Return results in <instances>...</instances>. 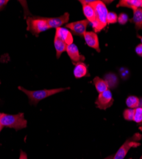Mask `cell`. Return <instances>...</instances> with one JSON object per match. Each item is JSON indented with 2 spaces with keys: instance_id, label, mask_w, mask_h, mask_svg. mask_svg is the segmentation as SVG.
<instances>
[{
  "instance_id": "20",
  "label": "cell",
  "mask_w": 142,
  "mask_h": 159,
  "mask_svg": "<svg viewBox=\"0 0 142 159\" xmlns=\"http://www.w3.org/2000/svg\"><path fill=\"white\" fill-rule=\"evenodd\" d=\"M138 124L142 123V108L138 107L135 109V116L134 120Z\"/></svg>"
},
{
  "instance_id": "23",
  "label": "cell",
  "mask_w": 142,
  "mask_h": 159,
  "mask_svg": "<svg viewBox=\"0 0 142 159\" xmlns=\"http://www.w3.org/2000/svg\"><path fill=\"white\" fill-rule=\"evenodd\" d=\"M135 51H136V54L140 56V57H142V44H139L138 45L136 46V49H135Z\"/></svg>"
},
{
  "instance_id": "12",
  "label": "cell",
  "mask_w": 142,
  "mask_h": 159,
  "mask_svg": "<svg viewBox=\"0 0 142 159\" xmlns=\"http://www.w3.org/2000/svg\"><path fill=\"white\" fill-rule=\"evenodd\" d=\"M74 75L76 78H81L84 76H88L87 66L83 62H80L75 64Z\"/></svg>"
},
{
  "instance_id": "17",
  "label": "cell",
  "mask_w": 142,
  "mask_h": 159,
  "mask_svg": "<svg viewBox=\"0 0 142 159\" xmlns=\"http://www.w3.org/2000/svg\"><path fill=\"white\" fill-rule=\"evenodd\" d=\"M93 82L97 91L99 92V94L102 93V92L108 90L109 85L107 82L99 78V76L95 77L94 78Z\"/></svg>"
},
{
  "instance_id": "8",
  "label": "cell",
  "mask_w": 142,
  "mask_h": 159,
  "mask_svg": "<svg viewBox=\"0 0 142 159\" xmlns=\"http://www.w3.org/2000/svg\"><path fill=\"white\" fill-rule=\"evenodd\" d=\"M69 14L66 12L65 14L58 17H51L46 18L47 22L48 24L49 27L51 28H60L62 25L66 24L69 20Z\"/></svg>"
},
{
  "instance_id": "22",
  "label": "cell",
  "mask_w": 142,
  "mask_h": 159,
  "mask_svg": "<svg viewBox=\"0 0 142 159\" xmlns=\"http://www.w3.org/2000/svg\"><path fill=\"white\" fill-rule=\"evenodd\" d=\"M128 16L125 14H120L118 17V22L121 25H124L127 22Z\"/></svg>"
},
{
  "instance_id": "29",
  "label": "cell",
  "mask_w": 142,
  "mask_h": 159,
  "mask_svg": "<svg viewBox=\"0 0 142 159\" xmlns=\"http://www.w3.org/2000/svg\"><path fill=\"white\" fill-rule=\"evenodd\" d=\"M140 159H142V155H141V157H140Z\"/></svg>"
},
{
  "instance_id": "27",
  "label": "cell",
  "mask_w": 142,
  "mask_h": 159,
  "mask_svg": "<svg viewBox=\"0 0 142 159\" xmlns=\"http://www.w3.org/2000/svg\"><path fill=\"white\" fill-rule=\"evenodd\" d=\"M3 128V126L1 124V123H0V132H1V131L2 130Z\"/></svg>"
},
{
  "instance_id": "9",
  "label": "cell",
  "mask_w": 142,
  "mask_h": 159,
  "mask_svg": "<svg viewBox=\"0 0 142 159\" xmlns=\"http://www.w3.org/2000/svg\"><path fill=\"white\" fill-rule=\"evenodd\" d=\"M83 37L86 43L89 47L95 49L97 52H100L99 42L97 33L93 31H86Z\"/></svg>"
},
{
  "instance_id": "1",
  "label": "cell",
  "mask_w": 142,
  "mask_h": 159,
  "mask_svg": "<svg viewBox=\"0 0 142 159\" xmlns=\"http://www.w3.org/2000/svg\"><path fill=\"white\" fill-rule=\"evenodd\" d=\"M80 2L82 5L88 4L94 7L95 12V22L92 25L95 33H99L104 29L107 25L106 18L108 14L105 3L99 0H82Z\"/></svg>"
},
{
  "instance_id": "13",
  "label": "cell",
  "mask_w": 142,
  "mask_h": 159,
  "mask_svg": "<svg viewBox=\"0 0 142 159\" xmlns=\"http://www.w3.org/2000/svg\"><path fill=\"white\" fill-rule=\"evenodd\" d=\"M117 7H126L135 10L142 8V0H121Z\"/></svg>"
},
{
  "instance_id": "21",
  "label": "cell",
  "mask_w": 142,
  "mask_h": 159,
  "mask_svg": "<svg viewBox=\"0 0 142 159\" xmlns=\"http://www.w3.org/2000/svg\"><path fill=\"white\" fill-rule=\"evenodd\" d=\"M118 21V16L117 15L115 14V12L110 11L108 12V14L107 15V18H106V22L107 24H115Z\"/></svg>"
},
{
  "instance_id": "11",
  "label": "cell",
  "mask_w": 142,
  "mask_h": 159,
  "mask_svg": "<svg viewBox=\"0 0 142 159\" xmlns=\"http://www.w3.org/2000/svg\"><path fill=\"white\" fill-rule=\"evenodd\" d=\"M55 36L61 39V40L65 42L67 45L73 43L74 39L72 34L67 28L61 27L56 28Z\"/></svg>"
},
{
  "instance_id": "19",
  "label": "cell",
  "mask_w": 142,
  "mask_h": 159,
  "mask_svg": "<svg viewBox=\"0 0 142 159\" xmlns=\"http://www.w3.org/2000/svg\"><path fill=\"white\" fill-rule=\"evenodd\" d=\"M123 116L125 120L128 121H133L134 120V116H135V109L129 108L124 110Z\"/></svg>"
},
{
  "instance_id": "15",
  "label": "cell",
  "mask_w": 142,
  "mask_h": 159,
  "mask_svg": "<svg viewBox=\"0 0 142 159\" xmlns=\"http://www.w3.org/2000/svg\"><path fill=\"white\" fill-rule=\"evenodd\" d=\"M54 45L56 52V58L59 59L62 54V53L67 50V45L58 37L55 36Z\"/></svg>"
},
{
  "instance_id": "28",
  "label": "cell",
  "mask_w": 142,
  "mask_h": 159,
  "mask_svg": "<svg viewBox=\"0 0 142 159\" xmlns=\"http://www.w3.org/2000/svg\"><path fill=\"white\" fill-rule=\"evenodd\" d=\"M2 115H3V113H0V120H1V118H2Z\"/></svg>"
},
{
  "instance_id": "16",
  "label": "cell",
  "mask_w": 142,
  "mask_h": 159,
  "mask_svg": "<svg viewBox=\"0 0 142 159\" xmlns=\"http://www.w3.org/2000/svg\"><path fill=\"white\" fill-rule=\"evenodd\" d=\"M133 11V17L131 22L135 24L136 30H142V8H137Z\"/></svg>"
},
{
  "instance_id": "7",
  "label": "cell",
  "mask_w": 142,
  "mask_h": 159,
  "mask_svg": "<svg viewBox=\"0 0 142 159\" xmlns=\"http://www.w3.org/2000/svg\"><path fill=\"white\" fill-rule=\"evenodd\" d=\"M140 145V143L134 141L127 140L119 149L117 152L115 153L113 159H124L126 156L127 152L131 148H136Z\"/></svg>"
},
{
  "instance_id": "14",
  "label": "cell",
  "mask_w": 142,
  "mask_h": 159,
  "mask_svg": "<svg viewBox=\"0 0 142 159\" xmlns=\"http://www.w3.org/2000/svg\"><path fill=\"white\" fill-rule=\"evenodd\" d=\"M83 11L86 20L94 24L95 22V12L91 5H83Z\"/></svg>"
},
{
  "instance_id": "24",
  "label": "cell",
  "mask_w": 142,
  "mask_h": 159,
  "mask_svg": "<svg viewBox=\"0 0 142 159\" xmlns=\"http://www.w3.org/2000/svg\"><path fill=\"white\" fill-rule=\"evenodd\" d=\"M8 0H0V10H2L7 5Z\"/></svg>"
},
{
  "instance_id": "2",
  "label": "cell",
  "mask_w": 142,
  "mask_h": 159,
  "mask_svg": "<svg viewBox=\"0 0 142 159\" xmlns=\"http://www.w3.org/2000/svg\"><path fill=\"white\" fill-rule=\"evenodd\" d=\"M19 90L23 92L27 95L29 99L30 103L31 104L37 105L38 102L55 94H58L60 92L70 89L69 87L67 88H58V89H43L38 90H29L24 89L22 87H18Z\"/></svg>"
},
{
  "instance_id": "5",
  "label": "cell",
  "mask_w": 142,
  "mask_h": 159,
  "mask_svg": "<svg viewBox=\"0 0 142 159\" xmlns=\"http://www.w3.org/2000/svg\"><path fill=\"white\" fill-rule=\"evenodd\" d=\"M113 101L111 92L108 89L99 94L95 101V104L99 109L105 110L111 107Z\"/></svg>"
},
{
  "instance_id": "4",
  "label": "cell",
  "mask_w": 142,
  "mask_h": 159,
  "mask_svg": "<svg viewBox=\"0 0 142 159\" xmlns=\"http://www.w3.org/2000/svg\"><path fill=\"white\" fill-rule=\"evenodd\" d=\"M27 30L36 36L50 29L46 17H29L27 19Z\"/></svg>"
},
{
  "instance_id": "25",
  "label": "cell",
  "mask_w": 142,
  "mask_h": 159,
  "mask_svg": "<svg viewBox=\"0 0 142 159\" xmlns=\"http://www.w3.org/2000/svg\"><path fill=\"white\" fill-rule=\"evenodd\" d=\"M19 159H28V157H27V153H26L24 152H23L22 150H21V153H20V156H19Z\"/></svg>"
},
{
  "instance_id": "26",
  "label": "cell",
  "mask_w": 142,
  "mask_h": 159,
  "mask_svg": "<svg viewBox=\"0 0 142 159\" xmlns=\"http://www.w3.org/2000/svg\"><path fill=\"white\" fill-rule=\"evenodd\" d=\"M137 37H138V38L140 39L141 42V44H142V36H140V35H139V34H138V35H137Z\"/></svg>"
},
{
  "instance_id": "10",
  "label": "cell",
  "mask_w": 142,
  "mask_h": 159,
  "mask_svg": "<svg viewBox=\"0 0 142 159\" xmlns=\"http://www.w3.org/2000/svg\"><path fill=\"white\" fill-rule=\"evenodd\" d=\"M66 52L74 64L83 62L85 60V56L80 54L78 48L74 43L67 45Z\"/></svg>"
},
{
  "instance_id": "6",
  "label": "cell",
  "mask_w": 142,
  "mask_h": 159,
  "mask_svg": "<svg viewBox=\"0 0 142 159\" xmlns=\"http://www.w3.org/2000/svg\"><path fill=\"white\" fill-rule=\"evenodd\" d=\"M88 23L89 22L86 19L78 20L67 24L66 28L71 30L72 34L74 35L83 36L85 33L86 32Z\"/></svg>"
},
{
  "instance_id": "18",
  "label": "cell",
  "mask_w": 142,
  "mask_h": 159,
  "mask_svg": "<svg viewBox=\"0 0 142 159\" xmlns=\"http://www.w3.org/2000/svg\"><path fill=\"white\" fill-rule=\"evenodd\" d=\"M140 104V99L135 96H129L126 99V105L129 108L136 109L139 107Z\"/></svg>"
},
{
  "instance_id": "3",
  "label": "cell",
  "mask_w": 142,
  "mask_h": 159,
  "mask_svg": "<svg viewBox=\"0 0 142 159\" xmlns=\"http://www.w3.org/2000/svg\"><path fill=\"white\" fill-rule=\"evenodd\" d=\"M0 123L3 127L14 129L16 130L23 129L27 127V120L25 119L24 115L22 113L15 115L3 113Z\"/></svg>"
}]
</instances>
